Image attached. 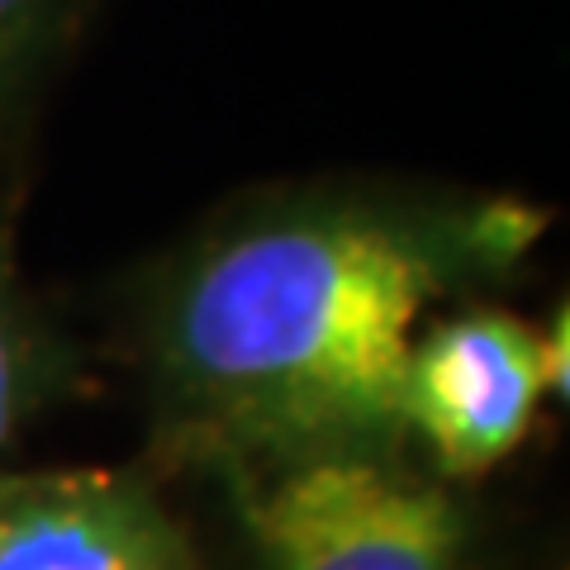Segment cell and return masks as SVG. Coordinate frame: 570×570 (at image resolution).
I'll return each instance as SVG.
<instances>
[{
    "mask_svg": "<svg viewBox=\"0 0 570 570\" xmlns=\"http://www.w3.org/2000/svg\"><path fill=\"white\" fill-rule=\"evenodd\" d=\"M0 570H200L153 485L124 471L0 475Z\"/></svg>",
    "mask_w": 570,
    "mask_h": 570,
    "instance_id": "cell-4",
    "label": "cell"
},
{
    "mask_svg": "<svg viewBox=\"0 0 570 570\" xmlns=\"http://www.w3.org/2000/svg\"><path fill=\"white\" fill-rule=\"evenodd\" d=\"M519 205L400 214L299 205L214 234L163 291L153 356L176 414L234 466L395 452L419 328L480 266L519 257Z\"/></svg>",
    "mask_w": 570,
    "mask_h": 570,
    "instance_id": "cell-1",
    "label": "cell"
},
{
    "mask_svg": "<svg viewBox=\"0 0 570 570\" xmlns=\"http://www.w3.org/2000/svg\"><path fill=\"white\" fill-rule=\"evenodd\" d=\"M542 371H547V390L566 395V314H557L551 333H542Z\"/></svg>",
    "mask_w": 570,
    "mask_h": 570,
    "instance_id": "cell-7",
    "label": "cell"
},
{
    "mask_svg": "<svg viewBox=\"0 0 570 570\" xmlns=\"http://www.w3.org/2000/svg\"><path fill=\"white\" fill-rule=\"evenodd\" d=\"M39 371H43V352L24 314V299L14 291L6 243H0V452L10 448V438L20 433L24 414L39 400Z\"/></svg>",
    "mask_w": 570,
    "mask_h": 570,
    "instance_id": "cell-5",
    "label": "cell"
},
{
    "mask_svg": "<svg viewBox=\"0 0 570 570\" xmlns=\"http://www.w3.org/2000/svg\"><path fill=\"white\" fill-rule=\"evenodd\" d=\"M547 395L542 328L475 305L419 328L400 419L442 480H475L523 448Z\"/></svg>",
    "mask_w": 570,
    "mask_h": 570,
    "instance_id": "cell-3",
    "label": "cell"
},
{
    "mask_svg": "<svg viewBox=\"0 0 570 570\" xmlns=\"http://www.w3.org/2000/svg\"><path fill=\"white\" fill-rule=\"evenodd\" d=\"M253 570H466V509L395 452L234 466Z\"/></svg>",
    "mask_w": 570,
    "mask_h": 570,
    "instance_id": "cell-2",
    "label": "cell"
},
{
    "mask_svg": "<svg viewBox=\"0 0 570 570\" xmlns=\"http://www.w3.org/2000/svg\"><path fill=\"white\" fill-rule=\"evenodd\" d=\"M52 24H58V0H0V110L20 91V77L39 62Z\"/></svg>",
    "mask_w": 570,
    "mask_h": 570,
    "instance_id": "cell-6",
    "label": "cell"
}]
</instances>
